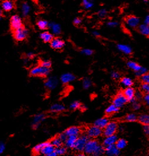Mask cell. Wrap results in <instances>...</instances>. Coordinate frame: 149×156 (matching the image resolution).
<instances>
[{"instance_id": "obj_51", "label": "cell", "mask_w": 149, "mask_h": 156, "mask_svg": "<svg viewBox=\"0 0 149 156\" xmlns=\"http://www.w3.org/2000/svg\"><path fill=\"white\" fill-rule=\"evenodd\" d=\"M111 77L113 79H117L120 77V74L118 73V72L113 71L111 72Z\"/></svg>"}, {"instance_id": "obj_58", "label": "cell", "mask_w": 149, "mask_h": 156, "mask_svg": "<svg viewBox=\"0 0 149 156\" xmlns=\"http://www.w3.org/2000/svg\"><path fill=\"white\" fill-rule=\"evenodd\" d=\"M93 35L95 37H99L100 36L99 33L98 31H96L93 32Z\"/></svg>"}, {"instance_id": "obj_36", "label": "cell", "mask_w": 149, "mask_h": 156, "mask_svg": "<svg viewBox=\"0 0 149 156\" xmlns=\"http://www.w3.org/2000/svg\"><path fill=\"white\" fill-rule=\"evenodd\" d=\"M119 108H118L117 106H116L114 104L113 105H110V106H108L107 109L106 110V112L107 114H112V113H116L118 111Z\"/></svg>"}, {"instance_id": "obj_3", "label": "cell", "mask_w": 149, "mask_h": 156, "mask_svg": "<svg viewBox=\"0 0 149 156\" xmlns=\"http://www.w3.org/2000/svg\"><path fill=\"white\" fill-rule=\"evenodd\" d=\"M88 140V136L87 135H83L79 136V138H77L74 148L78 152L83 151L85 145Z\"/></svg>"}, {"instance_id": "obj_9", "label": "cell", "mask_w": 149, "mask_h": 156, "mask_svg": "<svg viewBox=\"0 0 149 156\" xmlns=\"http://www.w3.org/2000/svg\"><path fill=\"white\" fill-rule=\"evenodd\" d=\"M46 119V116L43 113H40L35 115L32 120V127L36 130L39 128L40 124L42 123L43 121H44Z\"/></svg>"}, {"instance_id": "obj_45", "label": "cell", "mask_w": 149, "mask_h": 156, "mask_svg": "<svg viewBox=\"0 0 149 156\" xmlns=\"http://www.w3.org/2000/svg\"><path fill=\"white\" fill-rule=\"evenodd\" d=\"M142 89L146 94H149V84L144 83L142 86Z\"/></svg>"}, {"instance_id": "obj_33", "label": "cell", "mask_w": 149, "mask_h": 156, "mask_svg": "<svg viewBox=\"0 0 149 156\" xmlns=\"http://www.w3.org/2000/svg\"><path fill=\"white\" fill-rule=\"evenodd\" d=\"M22 14H23V16H26L29 14V13H30V7L28 5L27 3L24 2L22 4Z\"/></svg>"}, {"instance_id": "obj_37", "label": "cell", "mask_w": 149, "mask_h": 156, "mask_svg": "<svg viewBox=\"0 0 149 156\" xmlns=\"http://www.w3.org/2000/svg\"><path fill=\"white\" fill-rule=\"evenodd\" d=\"M51 144L53 145L56 148L61 147L62 145V143L63 141L60 140V139L57 137V138H55L53 139H52V140L51 141Z\"/></svg>"}, {"instance_id": "obj_14", "label": "cell", "mask_w": 149, "mask_h": 156, "mask_svg": "<svg viewBox=\"0 0 149 156\" xmlns=\"http://www.w3.org/2000/svg\"><path fill=\"white\" fill-rule=\"evenodd\" d=\"M123 94L126 97L128 101H129L133 102L135 101V91L134 90L133 88H132L131 87H126L125 89L124 90Z\"/></svg>"}, {"instance_id": "obj_42", "label": "cell", "mask_w": 149, "mask_h": 156, "mask_svg": "<svg viewBox=\"0 0 149 156\" xmlns=\"http://www.w3.org/2000/svg\"><path fill=\"white\" fill-rule=\"evenodd\" d=\"M147 71H148L147 69L141 67L139 70L136 71V75L137 76H138V77H141V76H142V75L146 74Z\"/></svg>"}, {"instance_id": "obj_56", "label": "cell", "mask_w": 149, "mask_h": 156, "mask_svg": "<svg viewBox=\"0 0 149 156\" xmlns=\"http://www.w3.org/2000/svg\"><path fill=\"white\" fill-rule=\"evenodd\" d=\"M144 23L149 26V16H146L144 20Z\"/></svg>"}, {"instance_id": "obj_53", "label": "cell", "mask_w": 149, "mask_h": 156, "mask_svg": "<svg viewBox=\"0 0 149 156\" xmlns=\"http://www.w3.org/2000/svg\"><path fill=\"white\" fill-rule=\"evenodd\" d=\"M143 130L144 132L146 133V135H147L148 136H149V125H145L144 128H143Z\"/></svg>"}, {"instance_id": "obj_54", "label": "cell", "mask_w": 149, "mask_h": 156, "mask_svg": "<svg viewBox=\"0 0 149 156\" xmlns=\"http://www.w3.org/2000/svg\"><path fill=\"white\" fill-rule=\"evenodd\" d=\"M144 101L145 103L149 106V94H147L144 96Z\"/></svg>"}, {"instance_id": "obj_2", "label": "cell", "mask_w": 149, "mask_h": 156, "mask_svg": "<svg viewBox=\"0 0 149 156\" xmlns=\"http://www.w3.org/2000/svg\"><path fill=\"white\" fill-rule=\"evenodd\" d=\"M118 125L116 122H109L107 125L104 128L103 134L105 136H109L115 134L118 130Z\"/></svg>"}, {"instance_id": "obj_50", "label": "cell", "mask_w": 149, "mask_h": 156, "mask_svg": "<svg viewBox=\"0 0 149 156\" xmlns=\"http://www.w3.org/2000/svg\"><path fill=\"white\" fill-rule=\"evenodd\" d=\"M58 138L60 139V140L62 141L63 142H65L66 140L67 139V138H68V136L66 135V134L65 133H61L59 135Z\"/></svg>"}, {"instance_id": "obj_60", "label": "cell", "mask_w": 149, "mask_h": 156, "mask_svg": "<svg viewBox=\"0 0 149 156\" xmlns=\"http://www.w3.org/2000/svg\"><path fill=\"white\" fill-rule=\"evenodd\" d=\"M1 16H2V12H1V11L0 10V19H1Z\"/></svg>"}, {"instance_id": "obj_48", "label": "cell", "mask_w": 149, "mask_h": 156, "mask_svg": "<svg viewBox=\"0 0 149 156\" xmlns=\"http://www.w3.org/2000/svg\"><path fill=\"white\" fill-rule=\"evenodd\" d=\"M143 83H149V75L148 74H145L142 75L141 77Z\"/></svg>"}, {"instance_id": "obj_34", "label": "cell", "mask_w": 149, "mask_h": 156, "mask_svg": "<svg viewBox=\"0 0 149 156\" xmlns=\"http://www.w3.org/2000/svg\"><path fill=\"white\" fill-rule=\"evenodd\" d=\"M82 5L86 9H90L94 6V1L93 0H83Z\"/></svg>"}, {"instance_id": "obj_11", "label": "cell", "mask_w": 149, "mask_h": 156, "mask_svg": "<svg viewBox=\"0 0 149 156\" xmlns=\"http://www.w3.org/2000/svg\"><path fill=\"white\" fill-rule=\"evenodd\" d=\"M58 84V80L56 77H51L48 78L45 82V86L49 89H54Z\"/></svg>"}, {"instance_id": "obj_61", "label": "cell", "mask_w": 149, "mask_h": 156, "mask_svg": "<svg viewBox=\"0 0 149 156\" xmlns=\"http://www.w3.org/2000/svg\"><path fill=\"white\" fill-rule=\"evenodd\" d=\"M78 156H83V154H79L78 155Z\"/></svg>"}, {"instance_id": "obj_46", "label": "cell", "mask_w": 149, "mask_h": 156, "mask_svg": "<svg viewBox=\"0 0 149 156\" xmlns=\"http://www.w3.org/2000/svg\"><path fill=\"white\" fill-rule=\"evenodd\" d=\"M41 65L43 66H44L46 67L50 68L51 66V62L49 60H44L41 63Z\"/></svg>"}, {"instance_id": "obj_43", "label": "cell", "mask_w": 149, "mask_h": 156, "mask_svg": "<svg viewBox=\"0 0 149 156\" xmlns=\"http://www.w3.org/2000/svg\"><path fill=\"white\" fill-rule=\"evenodd\" d=\"M107 14V11L106 9H101L98 11V16H99L100 18H104L106 17V16Z\"/></svg>"}, {"instance_id": "obj_30", "label": "cell", "mask_w": 149, "mask_h": 156, "mask_svg": "<svg viewBox=\"0 0 149 156\" xmlns=\"http://www.w3.org/2000/svg\"><path fill=\"white\" fill-rule=\"evenodd\" d=\"M47 143L48 142L38 144L36 146H35L34 147V148H33V152H34V153H35V154H40L41 151V149L47 144Z\"/></svg>"}, {"instance_id": "obj_12", "label": "cell", "mask_w": 149, "mask_h": 156, "mask_svg": "<svg viewBox=\"0 0 149 156\" xmlns=\"http://www.w3.org/2000/svg\"><path fill=\"white\" fill-rule=\"evenodd\" d=\"M55 151V147L52 145L51 143L48 142L47 144L41 149L40 154L45 156H50Z\"/></svg>"}, {"instance_id": "obj_25", "label": "cell", "mask_w": 149, "mask_h": 156, "mask_svg": "<svg viewBox=\"0 0 149 156\" xmlns=\"http://www.w3.org/2000/svg\"><path fill=\"white\" fill-rule=\"evenodd\" d=\"M139 31L142 35L149 37V26L145 24H143L139 26Z\"/></svg>"}, {"instance_id": "obj_47", "label": "cell", "mask_w": 149, "mask_h": 156, "mask_svg": "<svg viewBox=\"0 0 149 156\" xmlns=\"http://www.w3.org/2000/svg\"><path fill=\"white\" fill-rule=\"evenodd\" d=\"M132 106H133V109L135 110H137L140 109V107H141V105L138 102H136L135 101L132 102Z\"/></svg>"}, {"instance_id": "obj_13", "label": "cell", "mask_w": 149, "mask_h": 156, "mask_svg": "<svg viewBox=\"0 0 149 156\" xmlns=\"http://www.w3.org/2000/svg\"><path fill=\"white\" fill-rule=\"evenodd\" d=\"M126 23L130 28H136L139 26L140 19L135 16H130L127 18Z\"/></svg>"}, {"instance_id": "obj_32", "label": "cell", "mask_w": 149, "mask_h": 156, "mask_svg": "<svg viewBox=\"0 0 149 156\" xmlns=\"http://www.w3.org/2000/svg\"><path fill=\"white\" fill-rule=\"evenodd\" d=\"M126 144H127L126 141L123 139H118L116 143V144H115L117 148L119 149H123L125 148L126 146Z\"/></svg>"}, {"instance_id": "obj_26", "label": "cell", "mask_w": 149, "mask_h": 156, "mask_svg": "<svg viewBox=\"0 0 149 156\" xmlns=\"http://www.w3.org/2000/svg\"><path fill=\"white\" fill-rule=\"evenodd\" d=\"M52 33L55 35H59L61 33V28L58 24L51 23L49 25Z\"/></svg>"}, {"instance_id": "obj_18", "label": "cell", "mask_w": 149, "mask_h": 156, "mask_svg": "<svg viewBox=\"0 0 149 156\" xmlns=\"http://www.w3.org/2000/svg\"><path fill=\"white\" fill-rule=\"evenodd\" d=\"M76 79V77L74 75L71 73H66L62 75L61 77V81L63 84H67L71 83V82L74 81Z\"/></svg>"}, {"instance_id": "obj_55", "label": "cell", "mask_w": 149, "mask_h": 156, "mask_svg": "<svg viewBox=\"0 0 149 156\" xmlns=\"http://www.w3.org/2000/svg\"><path fill=\"white\" fill-rule=\"evenodd\" d=\"M73 23L75 25H79V24L81 23V20L78 18H76L74 19Z\"/></svg>"}, {"instance_id": "obj_21", "label": "cell", "mask_w": 149, "mask_h": 156, "mask_svg": "<svg viewBox=\"0 0 149 156\" xmlns=\"http://www.w3.org/2000/svg\"><path fill=\"white\" fill-rule=\"evenodd\" d=\"M109 122V120L107 118H102L96 120L95 122L94 125L102 128H104Z\"/></svg>"}, {"instance_id": "obj_52", "label": "cell", "mask_w": 149, "mask_h": 156, "mask_svg": "<svg viewBox=\"0 0 149 156\" xmlns=\"http://www.w3.org/2000/svg\"><path fill=\"white\" fill-rule=\"evenodd\" d=\"M5 149V145L2 141H0V155L2 154Z\"/></svg>"}, {"instance_id": "obj_23", "label": "cell", "mask_w": 149, "mask_h": 156, "mask_svg": "<svg viewBox=\"0 0 149 156\" xmlns=\"http://www.w3.org/2000/svg\"><path fill=\"white\" fill-rule=\"evenodd\" d=\"M118 49L125 55H130L132 53V48L129 45L124 44H118Z\"/></svg>"}, {"instance_id": "obj_44", "label": "cell", "mask_w": 149, "mask_h": 156, "mask_svg": "<svg viewBox=\"0 0 149 156\" xmlns=\"http://www.w3.org/2000/svg\"><path fill=\"white\" fill-rule=\"evenodd\" d=\"M81 53H82V54L85 55H93V51L92 50H91V49H83L81 51Z\"/></svg>"}, {"instance_id": "obj_63", "label": "cell", "mask_w": 149, "mask_h": 156, "mask_svg": "<svg viewBox=\"0 0 149 156\" xmlns=\"http://www.w3.org/2000/svg\"></svg>"}, {"instance_id": "obj_10", "label": "cell", "mask_w": 149, "mask_h": 156, "mask_svg": "<svg viewBox=\"0 0 149 156\" xmlns=\"http://www.w3.org/2000/svg\"><path fill=\"white\" fill-rule=\"evenodd\" d=\"M105 153L108 156H117L120 154V149L117 148L115 144H113L106 147Z\"/></svg>"}, {"instance_id": "obj_31", "label": "cell", "mask_w": 149, "mask_h": 156, "mask_svg": "<svg viewBox=\"0 0 149 156\" xmlns=\"http://www.w3.org/2000/svg\"><path fill=\"white\" fill-rule=\"evenodd\" d=\"M121 84L126 87H131L133 85V81L130 78H128V77H124L121 80Z\"/></svg>"}, {"instance_id": "obj_38", "label": "cell", "mask_w": 149, "mask_h": 156, "mask_svg": "<svg viewBox=\"0 0 149 156\" xmlns=\"http://www.w3.org/2000/svg\"><path fill=\"white\" fill-rule=\"evenodd\" d=\"M126 121L127 122H133L137 121V117L135 114H130L127 115L125 118Z\"/></svg>"}, {"instance_id": "obj_15", "label": "cell", "mask_w": 149, "mask_h": 156, "mask_svg": "<svg viewBox=\"0 0 149 156\" xmlns=\"http://www.w3.org/2000/svg\"><path fill=\"white\" fill-rule=\"evenodd\" d=\"M64 45V41L60 38H54L51 41V46L55 49H61Z\"/></svg>"}, {"instance_id": "obj_4", "label": "cell", "mask_w": 149, "mask_h": 156, "mask_svg": "<svg viewBox=\"0 0 149 156\" xmlns=\"http://www.w3.org/2000/svg\"><path fill=\"white\" fill-rule=\"evenodd\" d=\"M98 145H99L98 142L96 140H88L85 145L83 151L86 153L87 155H93Z\"/></svg>"}, {"instance_id": "obj_5", "label": "cell", "mask_w": 149, "mask_h": 156, "mask_svg": "<svg viewBox=\"0 0 149 156\" xmlns=\"http://www.w3.org/2000/svg\"><path fill=\"white\" fill-rule=\"evenodd\" d=\"M28 31L24 28L22 26V27L14 31V38L16 41H23L27 37Z\"/></svg>"}, {"instance_id": "obj_7", "label": "cell", "mask_w": 149, "mask_h": 156, "mask_svg": "<svg viewBox=\"0 0 149 156\" xmlns=\"http://www.w3.org/2000/svg\"><path fill=\"white\" fill-rule=\"evenodd\" d=\"M128 101V99L123 93H119L113 101V104L118 108L123 107Z\"/></svg>"}, {"instance_id": "obj_40", "label": "cell", "mask_w": 149, "mask_h": 156, "mask_svg": "<svg viewBox=\"0 0 149 156\" xmlns=\"http://www.w3.org/2000/svg\"><path fill=\"white\" fill-rule=\"evenodd\" d=\"M55 152L57 155H63L66 153V149L61 146L55 148Z\"/></svg>"}, {"instance_id": "obj_62", "label": "cell", "mask_w": 149, "mask_h": 156, "mask_svg": "<svg viewBox=\"0 0 149 156\" xmlns=\"http://www.w3.org/2000/svg\"><path fill=\"white\" fill-rule=\"evenodd\" d=\"M148 75H149V74H148Z\"/></svg>"}, {"instance_id": "obj_29", "label": "cell", "mask_w": 149, "mask_h": 156, "mask_svg": "<svg viewBox=\"0 0 149 156\" xmlns=\"http://www.w3.org/2000/svg\"><path fill=\"white\" fill-rule=\"evenodd\" d=\"M127 66L129 68L132 69L133 70L135 71V72L139 70L141 66H140L137 63L134 62L133 61H129L127 63Z\"/></svg>"}, {"instance_id": "obj_22", "label": "cell", "mask_w": 149, "mask_h": 156, "mask_svg": "<svg viewBox=\"0 0 149 156\" xmlns=\"http://www.w3.org/2000/svg\"><path fill=\"white\" fill-rule=\"evenodd\" d=\"M40 37L41 40L45 43L51 42L52 40L53 39L52 34L49 32H44L41 33L40 35Z\"/></svg>"}, {"instance_id": "obj_20", "label": "cell", "mask_w": 149, "mask_h": 156, "mask_svg": "<svg viewBox=\"0 0 149 156\" xmlns=\"http://www.w3.org/2000/svg\"><path fill=\"white\" fill-rule=\"evenodd\" d=\"M14 3L10 0H4L2 3V8L5 11H10L13 9Z\"/></svg>"}, {"instance_id": "obj_35", "label": "cell", "mask_w": 149, "mask_h": 156, "mask_svg": "<svg viewBox=\"0 0 149 156\" xmlns=\"http://www.w3.org/2000/svg\"><path fill=\"white\" fill-rule=\"evenodd\" d=\"M37 26L41 30H44L47 29L48 27V23L46 21L39 20L37 22Z\"/></svg>"}, {"instance_id": "obj_17", "label": "cell", "mask_w": 149, "mask_h": 156, "mask_svg": "<svg viewBox=\"0 0 149 156\" xmlns=\"http://www.w3.org/2000/svg\"><path fill=\"white\" fill-rule=\"evenodd\" d=\"M118 140V137L115 134L109 136H106V138L103 141V145L105 147H107L111 145L115 144Z\"/></svg>"}, {"instance_id": "obj_24", "label": "cell", "mask_w": 149, "mask_h": 156, "mask_svg": "<svg viewBox=\"0 0 149 156\" xmlns=\"http://www.w3.org/2000/svg\"><path fill=\"white\" fill-rule=\"evenodd\" d=\"M65 109V106L60 104H53L50 108V110L52 113H59L63 111Z\"/></svg>"}, {"instance_id": "obj_49", "label": "cell", "mask_w": 149, "mask_h": 156, "mask_svg": "<svg viewBox=\"0 0 149 156\" xmlns=\"http://www.w3.org/2000/svg\"><path fill=\"white\" fill-rule=\"evenodd\" d=\"M118 25V23L116 21H110L107 23V26L109 27H111V28H113V27H116Z\"/></svg>"}, {"instance_id": "obj_8", "label": "cell", "mask_w": 149, "mask_h": 156, "mask_svg": "<svg viewBox=\"0 0 149 156\" xmlns=\"http://www.w3.org/2000/svg\"><path fill=\"white\" fill-rule=\"evenodd\" d=\"M10 26L13 31L22 27L23 26L21 18L18 16H13L10 19Z\"/></svg>"}, {"instance_id": "obj_41", "label": "cell", "mask_w": 149, "mask_h": 156, "mask_svg": "<svg viewBox=\"0 0 149 156\" xmlns=\"http://www.w3.org/2000/svg\"><path fill=\"white\" fill-rule=\"evenodd\" d=\"M81 107V104L79 101H73L72 103H71L70 105V109L72 110H76L78 108H80Z\"/></svg>"}, {"instance_id": "obj_19", "label": "cell", "mask_w": 149, "mask_h": 156, "mask_svg": "<svg viewBox=\"0 0 149 156\" xmlns=\"http://www.w3.org/2000/svg\"><path fill=\"white\" fill-rule=\"evenodd\" d=\"M77 139V136H68L67 139L65 141V145L69 148H74Z\"/></svg>"}, {"instance_id": "obj_16", "label": "cell", "mask_w": 149, "mask_h": 156, "mask_svg": "<svg viewBox=\"0 0 149 156\" xmlns=\"http://www.w3.org/2000/svg\"><path fill=\"white\" fill-rule=\"evenodd\" d=\"M65 133L68 136H74L78 137L81 133V129L78 127L73 126L68 128Z\"/></svg>"}, {"instance_id": "obj_28", "label": "cell", "mask_w": 149, "mask_h": 156, "mask_svg": "<svg viewBox=\"0 0 149 156\" xmlns=\"http://www.w3.org/2000/svg\"><path fill=\"white\" fill-rule=\"evenodd\" d=\"M105 153V148L103 145H99L95 149L93 155L96 156H102Z\"/></svg>"}, {"instance_id": "obj_6", "label": "cell", "mask_w": 149, "mask_h": 156, "mask_svg": "<svg viewBox=\"0 0 149 156\" xmlns=\"http://www.w3.org/2000/svg\"><path fill=\"white\" fill-rule=\"evenodd\" d=\"M103 132L102 129L96 126L90 127L87 130V135L91 138H96L100 136Z\"/></svg>"}, {"instance_id": "obj_59", "label": "cell", "mask_w": 149, "mask_h": 156, "mask_svg": "<svg viewBox=\"0 0 149 156\" xmlns=\"http://www.w3.org/2000/svg\"><path fill=\"white\" fill-rule=\"evenodd\" d=\"M136 97H137V99H141V93H140V92H138V93H137V94H136Z\"/></svg>"}, {"instance_id": "obj_39", "label": "cell", "mask_w": 149, "mask_h": 156, "mask_svg": "<svg viewBox=\"0 0 149 156\" xmlns=\"http://www.w3.org/2000/svg\"><path fill=\"white\" fill-rule=\"evenodd\" d=\"M82 85H83V87L84 88L88 89L92 86V82L90 80V79H89L88 78H85L83 80Z\"/></svg>"}, {"instance_id": "obj_27", "label": "cell", "mask_w": 149, "mask_h": 156, "mask_svg": "<svg viewBox=\"0 0 149 156\" xmlns=\"http://www.w3.org/2000/svg\"><path fill=\"white\" fill-rule=\"evenodd\" d=\"M138 121L143 125H149V114H142L138 117Z\"/></svg>"}, {"instance_id": "obj_1", "label": "cell", "mask_w": 149, "mask_h": 156, "mask_svg": "<svg viewBox=\"0 0 149 156\" xmlns=\"http://www.w3.org/2000/svg\"><path fill=\"white\" fill-rule=\"evenodd\" d=\"M51 72L50 68L46 67L41 65L36 66L32 68L30 71V74L35 77H46L48 76Z\"/></svg>"}, {"instance_id": "obj_57", "label": "cell", "mask_w": 149, "mask_h": 156, "mask_svg": "<svg viewBox=\"0 0 149 156\" xmlns=\"http://www.w3.org/2000/svg\"><path fill=\"white\" fill-rule=\"evenodd\" d=\"M27 56L29 58H33L35 56V55L33 53H29L27 55Z\"/></svg>"}]
</instances>
